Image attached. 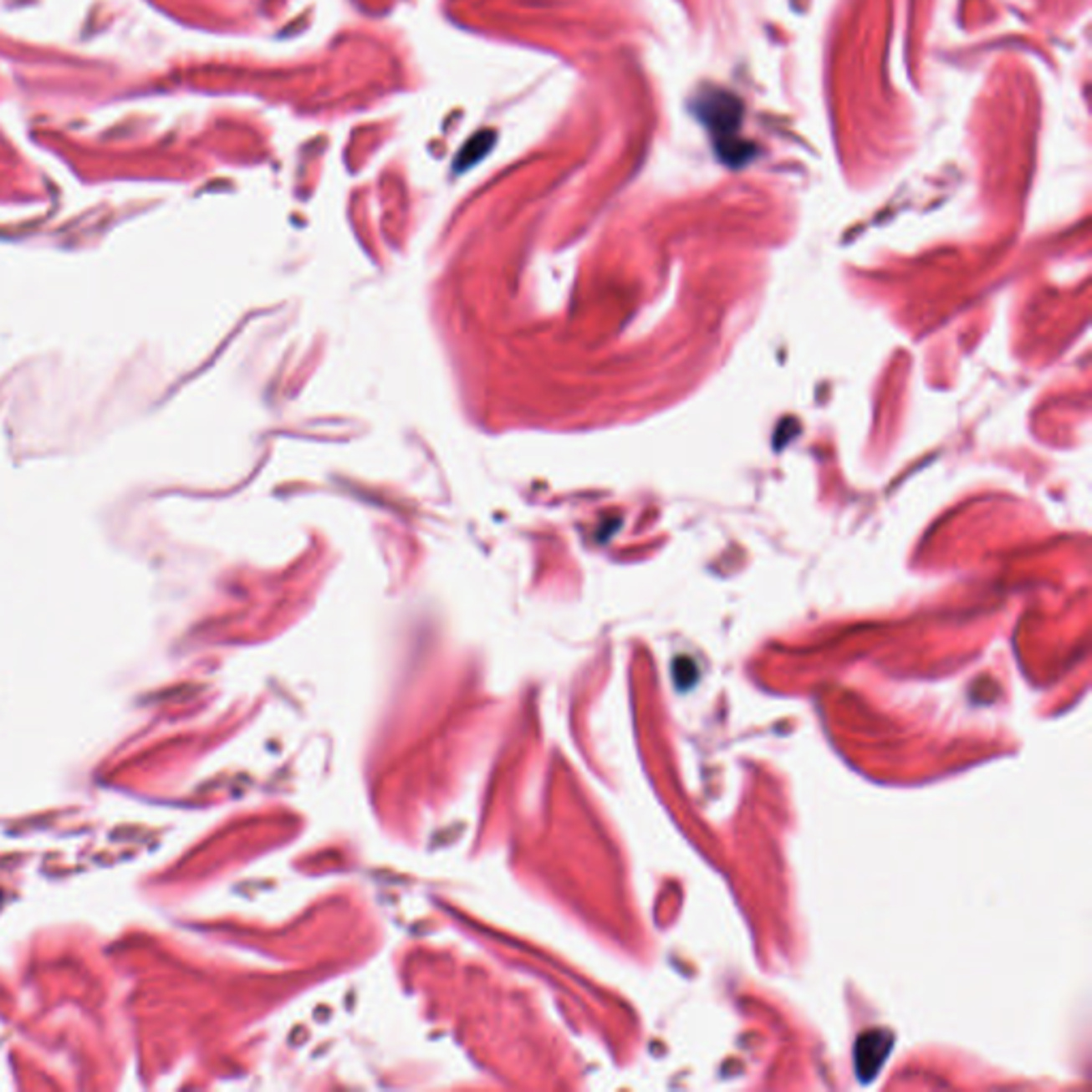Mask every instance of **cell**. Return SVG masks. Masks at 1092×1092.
<instances>
[{
    "mask_svg": "<svg viewBox=\"0 0 1092 1092\" xmlns=\"http://www.w3.org/2000/svg\"><path fill=\"white\" fill-rule=\"evenodd\" d=\"M890 1048H892V1041L884 1031H873L860 1037L858 1048H855V1071H858L862 1082L877 1075L884 1060L888 1059Z\"/></svg>",
    "mask_w": 1092,
    "mask_h": 1092,
    "instance_id": "obj_1",
    "label": "cell"
},
{
    "mask_svg": "<svg viewBox=\"0 0 1092 1092\" xmlns=\"http://www.w3.org/2000/svg\"><path fill=\"white\" fill-rule=\"evenodd\" d=\"M495 143V133H478L470 143H467L466 148L459 152V158H457L455 169L457 171H466L467 166H474L476 162H480L487 154L491 152Z\"/></svg>",
    "mask_w": 1092,
    "mask_h": 1092,
    "instance_id": "obj_2",
    "label": "cell"
}]
</instances>
